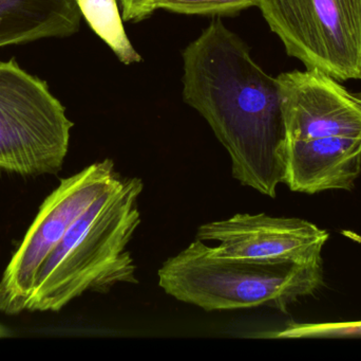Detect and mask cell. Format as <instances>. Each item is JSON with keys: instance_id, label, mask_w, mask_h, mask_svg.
<instances>
[{"instance_id": "15", "label": "cell", "mask_w": 361, "mask_h": 361, "mask_svg": "<svg viewBox=\"0 0 361 361\" xmlns=\"http://www.w3.org/2000/svg\"><path fill=\"white\" fill-rule=\"evenodd\" d=\"M8 334H10V333H8V331L6 330V329L4 328V326H2L1 324H0V338H2V337L8 336Z\"/></svg>"}, {"instance_id": "4", "label": "cell", "mask_w": 361, "mask_h": 361, "mask_svg": "<svg viewBox=\"0 0 361 361\" xmlns=\"http://www.w3.org/2000/svg\"><path fill=\"white\" fill-rule=\"evenodd\" d=\"M73 123L44 81L0 61V169L23 176L56 174Z\"/></svg>"}, {"instance_id": "1", "label": "cell", "mask_w": 361, "mask_h": 361, "mask_svg": "<svg viewBox=\"0 0 361 361\" xmlns=\"http://www.w3.org/2000/svg\"><path fill=\"white\" fill-rule=\"evenodd\" d=\"M183 99L209 124L242 186L275 199L283 184L281 89L241 37L212 20L183 51Z\"/></svg>"}, {"instance_id": "5", "label": "cell", "mask_w": 361, "mask_h": 361, "mask_svg": "<svg viewBox=\"0 0 361 361\" xmlns=\"http://www.w3.org/2000/svg\"><path fill=\"white\" fill-rule=\"evenodd\" d=\"M257 6L305 69L361 81V0H258Z\"/></svg>"}, {"instance_id": "3", "label": "cell", "mask_w": 361, "mask_h": 361, "mask_svg": "<svg viewBox=\"0 0 361 361\" xmlns=\"http://www.w3.org/2000/svg\"><path fill=\"white\" fill-rule=\"evenodd\" d=\"M158 278L165 294L206 312L265 307L286 313L324 282L322 261L302 264L228 258L197 239L165 261Z\"/></svg>"}, {"instance_id": "10", "label": "cell", "mask_w": 361, "mask_h": 361, "mask_svg": "<svg viewBox=\"0 0 361 361\" xmlns=\"http://www.w3.org/2000/svg\"><path fill=\"white\" fill-rule=\"evenodd\" d=\"M80 19L75 0H0V47L73 35Z\"/></svg>"}, {"instance_id": "8", "label": "cell", "mask_w": 361, "mask_h": 361, "mask_svg": "<svg viewBox=\"0 0 361 361\" xmlns=\"http://www.w3.org/2000/svg\"><path fill=\"white\" fill-rule=\"evenodd\" d=\"M286 141L317 138L361 139V95L318 69L277 76Z\"/></svg>"}, {"instance_id": "14", "label": "cell", "mask_w": 361, "mask_h": 361, "mask_svg": "<svg viewBox=\"0 0 361 361\" xmlns=\"http://www.w3.org/2000/svg\"><path fill=\"white\" fill-rule=\"evenodd\" d=\"M124 21H137L148 18L154 12V0H120Z\"/></svg>"}, {"instance_id": "11", "label": "cell", "mask_w": 361, "mask_h": 361, "mask_svg": "<svg viewBox=\"0 0 361 361\" xmlns=\"http://www.w3.org/2000/svg\"><path fill=\"white\" fill-rule=\"evenodd\" d=\"M75 2L91 29L109 46L123 64L131 65L142 61L141 55L125 31L118 0H75Z\"/></svg>"}, {"instance_id": "9", "label": "cell", "mask_w": 361, "mask_h": 361, "mask_svg": "<svg viewBox=\"0 0 361 361\" xmlns=\"http://www.w3.org/2000/svg\"><path fill=\"white\" fill-rule=\"evenodd\" d=\"M283 184L293 192L353 190L361 174V139L317 138L286 141Z\"/></svg>"}, {"instance_id": "12", "label": "cell", "mask_w": 361, "mask_h": 361, "mask_svg": "<svg viewBox=\"0 0 361 361\" xmlns=\"http://www.w3.org/2000/svg\"><path fill=\"white\" fill-rule=\"evenodd\" d=\"M257 4L258 0H154L152 8L187 15H235Z\"/></svg>"}, {"instance_id": "13", "label": "cell", "mask_w": 361, "mask_h": 361, "mask_svg": "<svg viewBox=\"0 0 361 361\" xmlns=\"http://www.w3.org/2000/svg\"><path fill=\"white\" fill-rule=\"evenodd\" d=\"M271 338H361V321L339 324H293L280 332L269 335Z\"/></svg>"}, {"instance_id": "7", "label": "cell", "mask_w": 361, "mask_h": 361, "mask_svg": "<svg viewBox=\"0 0 361 361\" xmlns=\"http://www.w3.org/2000/svg\"><path fill=\"white\" fill-rule=\"evenodd\" d=\"M195 239L216 243V254L228 258L305 264L322 262L330 235L302 218L239 213L201 225Z\"/></svg>"}, {"instance_id": "2", "label": "cell", "mask_w": 361, "mask_h": 361, "mask_svg": "<svg viewBox=\"0 0 361 361\" xmlns=\"http://www.w3.org/2000/svg\"><path fill=\"white\" fill-rule=\"evenodd\" d=\"M143 190L141 178L121 177L80 214L40 267L27 311L59 312L86 292L139 283L128 245Z\"/></svg>"}, {"instance_id": "6", "label": "cell", "mask_w": 361, "mask_h": 361, "mask_svg": "<svg viewBox=\"0 0 361 361\" xmlns=\"http://www.w3.org/2000/svg\"><path fill=\"white\" fill-rule=\"evenodd\" d=\"M120 178L114 161L105 159L61 180L2 275L0 313L16 315L27 311L40 267L80 214Z\"/></svg>"}]
</instances>
